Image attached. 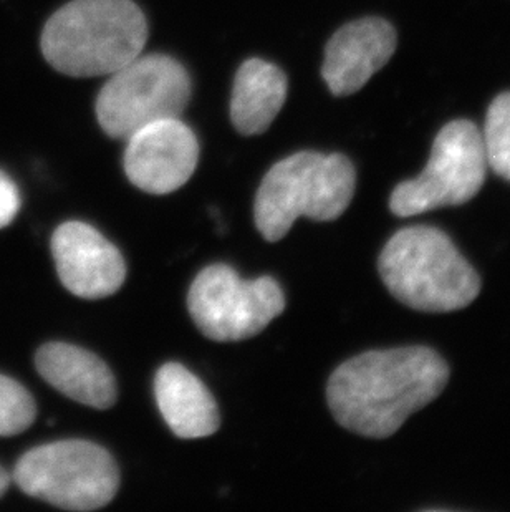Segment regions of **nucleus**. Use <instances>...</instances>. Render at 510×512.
<instances>
[{
  "mask_svg": "<svg viewBox=\"0 0 510 512\" xmlns=\"http://www.w3.org/2000/svg\"><path fill=\"white\" fill-rule=\"evenodd\" d=\"M37 406L19 382L0 375V436L19 435L34 423Z\"/></svg>",
  "mask_w": 510,
  "mask_h": 512,
  "instance_id": "obj_16",
  "label": "nucleus"
},
{
  "mask_svg": "<svg viewBox=\"0 0 510 512\" xmlns=\"http://www.w3.org/2000/svg\"><path fill=\"white\" fill-rule=\"evenodd\" d=\"M10 486V476L7 471H5L2 466H0V498L4 496L5 493H7V489H9Z\"/></svg>",
  "mask_w": 510,
  "mask_h": 512,
  "instance_id": "obj_18",
  "label": "nucleus"
},
{
  "mask_svg": "<svg viewBox=\"0 0 510 512\" xmlns=\"http://www.w3.org/2000/svg\"><path fill=\"white\" fill-rule=\"evenodd\" d=\"M487 168L479 128L469 120L451 121L436 136L423 173L398 184L391 193V213L409 218L433 209L461 206L481 191Z\"/></svg>",
  "mask_w": 510,
  "mask_h": 512,
  "instance_id": "obj_7",
  "label": "nucleus"
},
{
  "mask_svg": "<svg viewBox=\"0 0 510 512\" xmlns=\"http://www.w3.org/2000/svg\"><path fill=\"white\" fill-rule=\"evenodd\" d=\"M148 22L133 0H72L47 20L40 49L57 72L111 75L143 54Z\"/></svg>",
  "mask_w": 510,
  "mask_h": 512,
  "instance_id": "obj_2",
  "label": "nucleus"
},
{
  "mask_svg": "<svg viewBox=\"0 0 510 512\" xmlns=\"http://www.w3.org/2000/svg\"><path fill=\"white\" fill-rule=\"evenodd\" d=\"M189 314L214 342H239L260 334L285 309L284 290L272 277L244 281L231 266L199 272L188 294Z\"/></svg>",
  "mask_w": 510,
  "mask_h": 512,
  "instance_id": "obj_8",
  "label": "nucleus"
},
{
  "mask_svg": "<svg viewBox=\"0 0 510 512\" xmlns=\"http://www.w3.org/2000/svg\"><path fill=\"white\" fill-rule=\"evenodd\" d=\"M52 254L63 287L82 299H105L125 282L121 252L90 224L68 221L58 226Z\"/></svg>",
  "mask_w": 510,
  "mask_h": 512,
  "instance_id": "obj_10",
  "label": "nucleus"
},
{
  "mask_svg": "<svg viewBox=\"0 0 510 512\" xmlns=\"http://www.w3.org/2000/svg\"><path fill=\"white\" fill-rule=\"evenodd\" d=\"M108 77L95 112L102 130L115 140L126 141L154 121L179 118L191 100L188 70L169 55H138Z\"/></svg>",
  "mask_w": 510,
  "mask_h": 512,
  "instance_id": "obj_6",
  "label": "nucleus"
},
{
  "mask_svg": "<svg viewBox=\"0 0 510 512\" xmlns=\"http://www.w3.org/2000/svg\"><path fill=\"white\" fill-rule=\"evenodd\" d=\"M199 161V141L179 118L154 121L126 140L123 166L131 184L169 194L188 183Z\"/></svg>",
  "mask_w": 510,
  "mask_h": 512,
  "instance_id": "obj_9",
  "label": "nucleus"
},
{
  "mask_svg": "<svg viewBox=\"0 0 510 512\" xmlns=\"http://www.w3.org/2000/svg\"><path fill=\"white\" fill-rule=\"evenodd\" d=\"M40 377L65 397L97 410H108L118 397L115 377L95 353L70 343H45L35 355Z\"/></svg>",
  "mask_w": 510,
  "mask_h": 512,
  "instance_id": "obj_12",
  "label": "nucleus"
},
{
  "mask_svg": "<svg viewBox=\"0 0 510 512\" xmlns=\"http://www.w3.org/2000/svg\"><path fill=\"white\" fill-rule=\"evenodd\" d=\"M287 92L289 80L282 68L262 58H249L234 78L232 125L244 136L264 133L284 107Z\"/></svg>",
  "mask_w": 510,
  "mask_h": 512,
  "instance_id": "obj_14",
  "label": "nucleus"
},
{
  "mask_svg": "<svg viewBox=\"0 0 510 512\" xmlns=\"http://www.w3.org/2000/svg\"><path fill=\"white\" fill-rule=\"evenodd\" d=\"M481 133L487 165L510 181V92L502 93L491 103Z\"/></svg>",
  "mask_w": 510,
  "mask_h": 512,
  "instance_id": "obj_15",
  "label": "nucleus"
},
{
  "mask_svg": "<svg viewBox=\"0 0 510 512\" xmlns=\"http://www.w3.org/2000/svg\"><path fill=\"white\" fill-rule=\"evenodd\" d=\"M386 289L419 312H454L471 305L481 279L443 231L431 226L401 229L378 259Z\"/></svg>",
  "mask_w": 510,
  "mask_h": 512,
  "instance_id": "obj_3",
  "label": "nucleus"
},
{
  "mask_svg": "<svg viewBox=\"0 0 510 512\" xmlns=\"http://www.w3.org/2000/svg\"><path fill=\"white\" fill-rule=\"evenodd\" d=\"M355 188L357 171L347 156L300 151L265 174L255 196V226L265 241L277 242L300 216L333 221L347 211Z\"/></svg>",
  "mask_w": 510,
  "mask_h": 512,
  "instance_id": "obj_4",
  "label": "nucleus"
},
{
  "mask_svg": "<svg viewBox=\"0 0 510 512\" xmlns=\"http://www.w3.org/2000/svg\"><path fill=\"white\" fill-rule=\"evenodd\" d=\"M14 481L25 494L67 511H95L120 488L115 459L83 440L55 441L27 451L15 464Z\"/></svg>",
  "mask_w": 510,
  "mask_h": 512,
  "instance_id": "obj_5",
  "label": "nucleus"
},
{
  "mask_svg": "<svg viewBox=\"0 0 510 512\" xmlns=\"http://www.w3.org/2000/svg\"><path fill=\"white\" fill-rule=\"evenodd\" d=\"M154 395L164 421L183 440L206 438L219 430L216 401L196 375L179 363H166L154 378Z\"/></svg>",
  "mask_w": 510,
  "mask_h": 512,
  "instance_id": "obj_13",
  "label": "nucleus"
},
{
  "mask_svg": "<svg viewBox=\"0 0 510 512\" xmlns=\"http://www.w3.org/2000/svg\"><path fill=\"white\" fill-rule=\"evenodd\" d=\"M20 194L9 174L0 170V229L7 228L19 214Z\"/></svg>",
  "mask_w": 510,
  "mask_h": 512,
  "instance_id": "obj_17",
  "label": "nucleus"
},
{
  "mask_svg": "<svg viewBox=\"0 0 510 512\" xmlns=\"http://www.w3.org/2000/svg\"><path fill=\"white\" fill-rule=\"evenodd\" d=\"M398 37L388 20L366 17L343 25L325 47L322 77L335 97L365 87L395 54Z\"/></svg>",
  "mask_w": 510,
  "mask_h": 512,
  "instance_id": "obj_11",
  "label": "nucleus"
},
{
  "mask_svg": "<svg viewBox=\"0 0 510 512\" xmlns=\"http://www.w3.org/2000/svg\"><path fill=\"white\" fill-rule=\"evenodd\" d=\"M448 382V363L433 348L373 350L350 358L332 373L328 406L343 428L385 440L436 400Z\"/></svg>",
  "mask_w": 510,
  "mask_h": 512,
  "instance_id": "obj_1",
  "label": "nucleus"
}]
</instances>
